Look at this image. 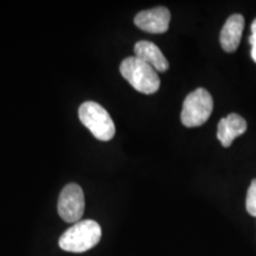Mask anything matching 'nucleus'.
<instances>
[{"label": "nucleus", "instance_id": "7", "mask_svg": "<svg viewBox=\"0 0 256 256\" xmlns=\"http://www.w3.org/2000/svg\"><path fill=\"white\" fill-rule=\"evenodd\" d=\"M243 28H244V18H243V16L232 14L226 19L220 36V46H222L224 51L234 52L238 49L242 38Z\"/></svg>", "mask_w": 256, "mask_h": 256}, {"label": "nucleus", "instance_id": "6", "mask_svg": "<svg viewBox=\"0 0 256 256\" xmlns=\"http://www.w3.org/2000/svg\"><path fill=\"white\" fill-rule=\"evenodd\" d=\"M171 14L164 6H159L139 12L134 18V24L148 34H164L168 30Z\"/></svg>", "mask_w": 256, "mask_h": 256}, {"label": "nucleus", "instance_id": "2", "mask_svg": "<svg viewBox=\"0 0 256 256\" xmlns=\"http://www.w3.org/2000/svg\"><path fill=\"white\" fill-rule=\"evenodd\" d=\"M120 72L132 87L142 94H154L160 88L158 72L136 56L127 57L120 64Z\"/></svg>", "mask_w": 256, "mask_h": 256}, {"label": "nucleus", "instance_id": "1", "mask_svg": "<svg viewBox=\"0 0 256 256\" xmlns=\"http://www.w3.org/2000/svg\"><path fill=\"white\" fill-rule=\"evenodd\" d=\"M102 230L100 224L92 220H83L72 224L62 234L58 244L69 252H84L100 242Z\"/></svg>", "mask_w": 256, "mask_h": 256}, {"label": "nucleus", "instance_id": "11", "mask_svg": "<svg viewBox=\"0 0 256 256\" xmlns=\"http://www.w3.org/2000/svg\"><path fill=\"white\" fill-rule=\"evenodd\" d=\"M249 43L252 46V58L256 63V19L252 24V36L249 37Z\"/></svg>", "mask_w": 256, "mask_h": 256}, {"label": "nucleus", "instance_id": "5", "mask_svg": "<svg viewBox=\"0 0 256 256\" xmlns=\"http://www.w3.org/2000/svg\"><path fill=\"white\" fill-rule=\"evenodd\" d=\"M58 215L66 223H78L84 212V194L82 188L76 183H70L60 191L58 204Z\"/></svg>", "mask_w": 256, "mask_h": 256}, {"label": "nucleus", "instance_id": "10", "mask_svg": "<svg viewBox=\"0 0 256 256\" xmlns=\"http://www.w3.org/2000/svg\"><path fill=\"white\" fill-rule=\"evenodd\" d=\"M246 208H247L249 215L256 217V179L252 182L250 186L248 188Z\"/></svg>", "mask_w": 256, "mask_h": 256}, {"label": "nucleus", "instance_id": "4", "mask_svg": "<svg viewBox=\"0 0 256 256\" xmlns=\"http://www.w3.org/2000/svg\"><path fill=\"white\" fill-rule=\"evenodd\" d=\"M214 110L212 96L203 88L190 92L184 100L182 110V124L186 127H198L206 124Z\"/></svg>", "mask_w": 256, "mask_h": 256}, {"label": "nucleus", "instance_id": "9", "mask_svg": "<svg viewBox=\"0 0 256 256\" xmlns=\"http://www.w3.org/2000/svg\"><path fill=\"white\" fill-rule=\"evenodd\" d=\"M136 57L151 66L156 72H165L168 69V62L162 55V50L154 43L148 40H140L134 46Z\"/></svg>", "mask_w": 256, "mask_h": 256}, {"label": "nucleus", "instance_id": "8", "mask_svg": "<svg viewBox=\"0 0 256 256\" xmlns=\"http://www.w3.org/2000/svg\"><path fill=\"white\" fill-rule=\"evenodd\" d=\"M247 130V122L238 114H229L223 118L218 124L217 130V139L220 140L223 147H229L236 138L242 136Z\"/></svg>", "mask_w": 256, "mask_h": 256}, {"label": "nucleus", "instance_id": "3", "mask_svg": "<svg viewBox=\"0 0 256 256\" xmlns=\"http://www.w3.org/2000/svg\"><path fill=\"white\" fill-rule=\"evenodd\" d=\"M78 116L81 122L101 142H110L115 136V124L110 113L98 102L87 101L80 106Z\"/></svg>", "mask_w": 256, "mask_h": 256}]
</instances>
